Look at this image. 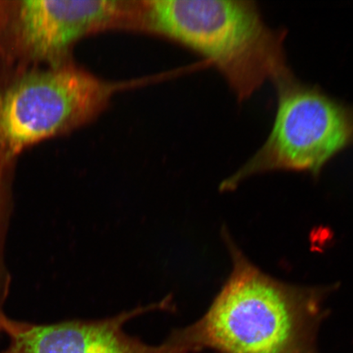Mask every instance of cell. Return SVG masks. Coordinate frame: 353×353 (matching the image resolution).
<instances>
[{
    "label": "cell",
    "instance_id": "6da1fadb",
    "mask_svg": "<svg viewBox=\"0 0 353 353\" xmlns=\"http://www.w3.org/2000/svg\"><path fill=\"white\" fill-rule=\"evenodd\" d=\"M232 270L201 319L167 339L190 353H319L317 334L334 287L276 280L224 230Z\"/></svg>",
    "mask_w": 353,
    "mask_h": 353
},
{
    "label": "cell",
    "instance_id": "7a4b0ae2",
    "mask_svg": "<svg viewBox=\"0 0 353 353\" xmlns=\"http://www.w3.org/2000/svg\"><path fill=\"white\" fill-rule=\"evenodd\" d=\"M140 30L183 44L223 74L240 103L291 72L286 30L273 29L254 1L145 0Z\"/></svg>",
    "mask_w": 353,
    "mask_h": 353
},
{
    "label": "cell",
    "instance_id": "3957f363",
    "mask_svg": "<svg viewBox=\"0 0 353 353\" xmlns=\"http://www.w3.org/2000/svg\"><path fill=\"white\" fill-rule=\"evenodd\" d=\"M121 85L72 63L0 64V153L13 159L30 148L94 120Z\"/></svg>",
    "mask_w": 353,
    "mask_h": 353
},
{
    "label": "cell",
    "instance_id": "277c9868",
    "mask_svg": "<svg viewBox=\"0 0 353 353\" xmlns=\"http://www.w3.org/2000/svg\"><path fill=\"white\" fill-rule=\"evenodd\" d=\"M276 112L266 142L223 184L236 189L251 176L276 171L317 178L323 168L353 145V105L334 99L293 73L274 83Z\"/></svg>",
    "mask_w": 353,
    "mask_h": 353
},
{
    "label": "cell",
    "instance_id": "5b68a950",
    "mask_svg": "<svg viewBox=\"0 0 353 353\" xmlns=\"http://www.w3.org/2000/svg\"><path fill=\"white\" fill-rule=\"evenodd\" d=\"M110 19L112 12L104 0H0V64L72 63L76 43L107 30Z\"/></svg>",
    "mask_w": 353,
    "mask_h": 353
},
{
    "label": "cell",
    "instance_id": "8992f818",
    "mask_svg": "<svg viewBox=\"0 0 353 353\" xmlns=\"http://www.w3.org/2000/svg\"><path fill=\"white\" fill-rule=\"evenodd\" d=\"M171 303L169 297L98 321L72 320L46 325L19 321L16 330L8 334V347L0 353H189L168 341L161 345H148L128 334L123 328L128 321L145 312L170 309Z\"/></svg>",
    "mask_w": 353,
    "mask_h": 353
},
{
    "label": "cell",
    "instance_id": "52a82bcc",
    "mask_svg": "<svg viewBox=\"0 0 353 353\" xmlns=\"http://www.w3.org/2000/svg\"><path fill=\"white\" fill-rule=\"evenodd\" d=\"M17 159L0 153V307L10 294L11 275L7 266L6 245L14 205V179Z\"/></svg>",
    "mask_w": 353,
    "mask_h": 353
},
{
    "label": "cell",
    "instance_id": "ba28073f",
    "mask_svg": "<svg viewBox=\"0 0 353 353\" xmlns=\"http://www.w3.org/2000/svg\"><path fill=\"white\" fill-rule=\"evenodd\" d=\"M17 324H19V321L10 319L3 312V308L0 307V332L8 335L15 330Z\"/></svg>",
    "mask_w": 353,
    "mask_h": 353
}]
</instances>
